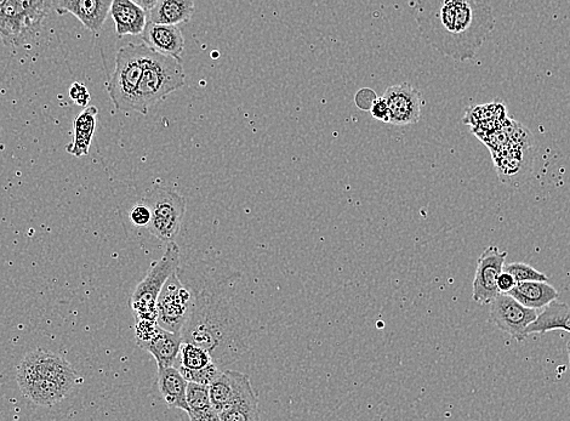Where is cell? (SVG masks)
<instances>
[{
  "label": "cell",
  "instance_id": "cell-20",
  "mask_svg": "<svg viewBox=\"0 0 570 421\" xmlns=\"http://www.w3.org/2000/svg\"><path fill=\"white\" fill-rule=\"evenodd\" d=\"M99 115V110L95 106L84 108L79 115L74 119L73 130L74 138L72 144L66 146V151L74 157H83L89 155L91 142H93L96 117Z\"/></svg>",
  "mask_w": 570,
  "mask_h": 421
},
{
  "label": "cell",
  "instance_id": "cell-17",
  "mask_svg": "<svg viewBox=\"0 0 570 421\" xmlns=\"http://www.w3.org/2000/svg\"><path fill=\"white\" fill-rule=\"evenodd\" d=\"M188 381L182 377L179 368H158V388L169 408H178L190 413L187 405Z\"/></svg>",
  "mask_w": 570,
  "mask_h": 421
},
{
  "label": "cell",
  "instance_id": "cell-3",
  "mask_svg": "<svg viewBox=\"0 0 570 421\" xmlns=\"http://www.w3.org/2000/svg\"><path fill=\"white\" fill-rule=\"evenodd\" d=\"M77 381V373L65 358L45 350L31 352L17 368V384L38 406H53L64 400Z\"/></svg>",
  "mask_w": 570,
  "mask_h": 421
},
{
  "label": "cell",
  "instance_id": "cell-9",
  "mask_svg": "<svg viewBox=\"0 0 570 421\" xmlns=\"http://www.w3.org/2000/svg\"><path fill=\"white\" fill-rule=\"evenodd\" d=\"M191 289L181 281L178 271L165 282L157 300V322L169 332L180 334L192 304Z\"/></svg>",
  "mask_w": 570,
  "mask_h": 421
},
{
  "label": "cell",
  "instance_id": "cell-2",
  "mask_svg": "<svg viewBox=\"0 0 570 421\" xmlns=\"http://www.w3.org/2000/svg\"><path fill=\"white\" fill-rule=\"evenodd\" d=\"M415 20L427 44L459 62L475 59L495 28L492 0H419Z\"/></svg>",
  "mask_w": 570,
  "mask_h": 421
},
{
  "label": "cell",
  "instance_id": "cell-27",
  "mask_svg": "<svg viewBox=\"0 0 570 421\" xmlns=\"http://www.w3.org/2000/svg\"><path fill=\"white\" fill-rule=\"evenodd\" d=\"M135 339L138 346L144 347L148 340L157 332V320H135Z\"/></svg>",
  "mask_w": 570,
  "mask_h": 421
},
{
  "label": "cell",
  "instance_id": "cell-7",
  "mask_svg": "<svg viewBox=\"0 0 570 421\" xmlns=\"http://www.w3.org/2000/svg\"><path fill=\"white\" fill-rule=\"evenodd\" d=\"M180 249L174 241L169 242L161 260L155 261L148 270L144 281L136 287L130 299V307L135 320H157V300L168 278L178 271Z\"/></svg>",
  "mask_w": 570,
  "mask_h": 421
},
{
  "label": "cell",
  "instance_id": "cell-11",
  "mask_svg": "<svg viewBox=\"0 0 570 421\" xmlns=\"http://www.w3.org/2000/svg\"><path fill=\"white\" fill-rule=\"evenodd\" d=\"M507 252L490 246L477 261L475 280L472 283V299L480 305H489L498 297V278L504 271Z\"/></svg>",
  "mask_w": 570,
  "mask_h": 421
},
{
  "label": "cell",
  "instance_id": "cell-14",
  "mask_svg": "<svg viewBox=\"0 0 570 421\" xmlns=\"http://www.w3.org/2000/svg\"><path fill=\"white\" fill-rule=\"evenodd\" d=\"M113 0H54V9L60 15L71 14L85 28L99 33L110 15Z\"/></svg>",
  "mask_w": 570,
  "mask_h": 421
},
{
  "label": "cell",
  "instance_id": "cell-21",
  "mask_svg": "<svg viewBox=\"0 0 570 421\" xmlns=\"http://www.w3.org/2000/svg\"><path fill=\"white\" fill-rule=\"evenodd\" d=\"M556 329L570 333V306L560 303L558 299L544 307L537 320L529 324L526 337L532 334H546Z\"/></svg>",
  "mask_w": 570,
  "mask_h": 421
},
{
  "label": "cell",
  "instance_id": "cell-31",
  "mask_svg": "<svg viewBox=\"0 0 570 421\" xmlns=\"http://www.w3.org/2000/svg\"><path fill=\"white\" fill-rule=\"evenodd\" d=\"M370 113L375 119L380 122L389 123L390 121V108L384 98H378L374 101Z\"/></svg>",
  "mask_w": 570,
  "mask_h": 421
},
{
  "label": "cell",
  "instance_id": "cell-33",
  "mask_svg": "<svg viewBox=\"0 0 570 421\" xmlns=\"http://www.w3.org/2000/svg\"><path fill=\"white\" fill-rule=\"evenodd\" d=\"M134 2L136 4H139L140 7L142 9H145L148 13V11H151L153 8L156 7L159 0H134Z\"/></svg>",
  "mask_w": 570,
  "mask_h": 421
},
{
  "label": "cell",
  "instance_id": "cell-26",
  "mask_svg": "<svg viewBox=\"0 0 570 421\" xmlns=\"http://www.w3.org/2000/svg\"><path fill=\"white\" fill-rule=\"evenodd\" d=\"M504 271L511 273L518 282L543 281L549 282V277L545 273L535 270L533 266L523 263H512L504 265Z\"/></svg>",
  "mask_w": 570,
  "mask_h": 421
},
{
  "label": "cell",
  "instance_id": "cell-4",
  "mask_svg": "<svg viewBox=\"0 0 570 421\" xmlns=\"http://www.w3.org/2000/svg\"><path fill=\"white\" fill-rule=\"evenodd\" d=\"M181 62L151 49L144 75L136 89L133 112L147 115L152 106L185 87L186 73Z\"/></svg>",
  "mask_w": 570,
  "mask_h": 421
},
{
  "label": "cell",
  "instance_id": "cell-18",
  "mask_svg": "<svg viewBox=\"0 0 570 421\" xmlns=\"http://www.w3.org/2000/svg\"><path fill=\"white\" fill-rule=\"evenodd\" d=\"M184 340L181 334L167 331L158 327L157 332L147 341L142 349L155 357L158 368L174 367L179 360L181 345Z\"/></svg>",
  "mask_w": 570,
  "mask_h": 421
},
{
  "label": "cell",
  "instance_id": "cell-16",
  "mask_svg": "<svg viewBox=\"0 0 570 421\" xmlns=\"http://www.w3.org/2000/svg\"><path fill=\"white\" fill-rule=\"evenodd\" d=\"M110 14L119 38L141 36L148 22V13L134 0H113Z\"/></svg>",
  "mask_w": 570,
  "mask_h": 421
},
{
  "label": "cell",
  "instance_id": "cell-23",
  "mask_svg": "<svg viewBox=\"0 0 570 421\" xmlns=\"http://www.w3.org/2000/svg\"><path fill=\"white\" fill-rule=\"evenodd\" d=\"M187 405L190 408L188 417L192 421H220L210 398L209 386L188 383Z\"/></svg>",
  "mask_w": 570,
  "mask_h": 421
},
{
  "label": "cell",
  "instance_id": "cell-15",
  "mask_svg": "<svg viewBox=\"0 0 570 421\" xmlns=\"http://www.w3.org/2000/svg\"><path fill=\"white\" fill-rule=\"evenodd\" d=\"M141 37L151 49L181 60V54L185 49V38L178 26L148 21Z\"/></svg>",
  "mask_w": 570,
  "mask_h": 421
},
{
  "label": "cell",
  "instance_id": "cell-25",
  "mask_svg": "<svg viewBox=\"0 0 570 421\" xmlns=\"http://www.w3.org/2000/svg\"><path fill=\"white\" fill-rule=\"evenodd\" d=\"M179 371L188 383H196L209 386L219 377L222 369L215 362L209 363L208 366L199 369H190L184 366L179 367Z\"/></svg>",
  "mask_w": 570,
  "mask_h": 421
},
{
  "label": "cell",
  "instance_id": "cell-1",
  "mask_svg": "<svg viewBox=\"0 0 570 421\" xmlns=\"http://www.w3.org/2000/svg\"><path fill=\"white\" fill-rule=\"evenodd\" d=\"M237 278L228 267L208 263L197 266L185 281L181 278L193 297L181 338L207 350L222 371L247 355L252 338L248 318L232 301Z\"/></svg>",
  "mask_w": 570,
  "mask_h": 421
},
{
  "label": "cell",
  "instance_id": "cell-10",
  "mask_svg": "<svg viewBox=\"0 0 570 421\" xmlns=\"http://www.w3.org/2000/svg\"><path fill=\"white\" fill-rule=\"evenodd\" d=\"M489 305L490 321L518 343L527 338V327L539 316L538 310L518 303L510 294L500 293Z\"/></svg>",
  "mask_w": 570,
  "mask_h": 421
},
{
  "label": "cell",
  "instance_id": "cell-19",
  "mask_svg": "<svg viewBox=\"0 0 570 421\" xmlns=\"http://www.w3.org/2000/svg\"><path fill=\"white\" fill-rule=\"evenodd\" d=\"M509 294L518 303L535 310L544 309L552 301L560 298L557 289L549 282L543 281L518 282Z\"/></svg>",
  "mask_w": 570,
  "mask_h": 421
},
{
  "label": "cell",
  "instance_id": "cell-30",
  "mask_svg": "<svg viewBox=\"0 0 570 421\" xmlns=\"http://www.w3.org/2000/svg\"><path fill=\"white\" fill-rule=\"evenodd\" d=\"M376 99H378V96H376L374 90L364 88L359 90L356 94L355 102L357 107L361 108V110L370 111Z\"/></svg>",
  "mask_w": 570,
  "mask_h": 421
},
{
  "label": "cell",
  "instance_id": "cell-5",
  "mask_svg": "<svg viewBox=\"0 0 570 421\" xmlns=\"http://www.w3.org/2000/svg\"><path fill=\"white\" fill-rule=\"evenodd\" d=\"M54 0H0V39L7 47H22L42 31Z\"/></svg>",
  "mask_w": 570,
  "mask_h": 421
},
{
  "label": "cell",
  "instance_id": "cell-28",
  "mask_svg": "<svg viewBox=\"0 0 570 421\" xmlns=\"http://www.w3.org/2000/svg\"><path fill=\"white\" fill-rule=\"evenodd\" d=\"M152 213L146 203L140 202L131 209L130 220L136 227H148L151 223Z\"/></svg>",
  "mask_w": 570,
  "mask_h": 421
},
{
  "label": "cell",
  "instance_id": "cell-6",
  "mask_svg": "<svg viewBox=\"0 0 570 421\" xmlns=\"http://www.w3.org/2000/svg\"><path fill=\"white\" fill-rule=\"evenodd\" d=\"M150 51L145 43L128 44L118 50L116 68L107 83L108 95L118 111L133 112L136 89L144 75Z\"/></svg>",
  "mask_w": 570,
  "mask_h": 421
},
{
  "label": "cell",
  "instance_id": "cell-24",
  "mask_svg": "<svg viewBox=\"0 0 570 421\" xmlns=\"http://www.w3.org/2000/svg\"><path fill=\"white\" fill-rule=\"evenodd\" d=\"M180 366L190 369H199L214 362L212 355L203 347L192 343H182L179 354Z\"/></svg>",
  "mask_w": 570,
  "mask_h": 421
},
{
  "label": "cell",
  "instance_id": "cell-8",
  "mask_svg": "<svg viewBox=\"0 0 570 421\" xmlns=\"http://www.w3.org/2000/svg\"><path fill=\"white\" fill-rule=\"evenodd\" d=\"M142 202L151 209V223L147 229L163 242H173L178 237L186 213V199L171 189L153 187L146 192Z\"/></svg>",
  "mask_w": 570,
  "mask_h": 421
},
{
  "label": "cell",
  "instance_id": "cell-13",
  "mask_svg": "<svg viewBox=\"0 0 570 421\" xmlns=\"http://www.w3.org/2000/svg\"><path fill=\"white\" fill-rule=\"evenodd\" d=\"M232 381L230 401L219 414L220 421H258L259 401L248 375L232 371Z\"/></svg>",
  "mask_w": 570,
  "mask_h": 421
},
{
  "label": "cell",
  "instance_id": "cell-22",
  "mask_svg": "<svg viewBox=\"0 0 570 421\" xmlns=\"http://www.w3.org/2000/svg\"><path fill=\"white\" fill-rule=\"evenodd\" d=\"M195 13V0H159L156 7L148 11V21L155 24H186Z\"/></svg>",
  "mask_w": 570,
  "mask_h": 421
},
{
  "label": "cell",
  "instance_id": "cell-12",
  "mask_svg": "<svg viewBox=\"0 0 570 421\" xmlns=\"http://www.w3.org/2000/svg\"><path fill=\"white\" fill-rule=\"evenodd\" d=\"M383 98L390 108L389 124L407 127L420 121L421 108L425 102L423 94L412 84L402 83L386 89Z\"/></svg>",
  "mask_w": 570,
  "mask_h": 421
},
{
  "label": "cell",
  "instance_id": "cell-29",
  "mask_svg": "<svg viewBox=\"0 0 570 421\" xmlns=\"http://www.w3.org/2000/svg\"><path fill=\"white\" fill-rule=\"evenodd\" d=\"M70 98L74 101V104L87 107L90 101V94L88 88L81 82H76L72 84L70 88Z\"/></svg>",
  "mask_w": 570,
  "mask_h": 421
},
{
  "label": "cell",
  "instance_id": "cell-34",
  "mask_svg": "<svg viewBox=\"0 0 570 421\" xmlns=\"http://www.w3.org/2000/svg\"><path fill=\"white\" fill-rule=\"evenodd\" d=\"M567 352H568V360H569V368H570V340L567 343Z\"/></svg>",
  "mask_w": 570,
  "mask_h": 421
},
{
  "label": "cell",
  "instance_id": "cell-32",
  "mask_svg": "<svg viewBox=\"0 0 570 421\" xmlns=\"http://www.w3.org/2000/svg\"><path fill=\"white\" fill-rule=\"evenodd\" d=\"M517 281L511 273L503 271L498 278L499 293L509 294L513 288L516 287Z\"/></svg>",
  "mask_w": 570,
  "mask_h": 421
}]
</instances>
